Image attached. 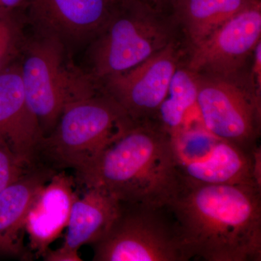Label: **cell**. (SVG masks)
<instances>
[{
    "label": "cell",
    "instance_id": "cell-9",
    "mask_svg": "<svg viewBox=\"0 0 261 261\" xmlns=\"http://www.w3.org/2000/svg\"><path fill=\"white\" fill-rule=\"evenodd\" d=\"M186 48L177 39L134 68L99 80L100 88L135 123L154 121Z\"/></svg>",
    "mask_w": 261,
    "mask_h": 261
},
{
    "label": "cell",
    "instance_id": "cell-23",
    "mask_svg": "<svg viewBox=\"0 0 261 261\" xmlns=\"http://www.w3.org/2000/svg\"><path fill=\"white\" fill-rule=\"evenodd\" d=\"M147 1L160 11L166 13H169L168 12H170L171 14L173 7L177 0H147Z\"/></svg>",
    "mask_w": 261,
    "mask_h": 261
},
{
    "label": "cell",
    "instance_id": "cell-7",
    "mask_svg": "<svg viewBox=\"0 0 261 261\" xmlns=\"http://www.w3.org/2000/svg\"><path fill=\"white\" fill-rule=\"evenodd\" d=\"M197 75L196 106L203 126L218 138L252 153L260 137L261 95L248 75L242 72Z\"/></svg>",
    "mask_w": 261,
    "mask_h": 261
},
{
    "label": "cell",
    "instance_id": "cell-21",
    "mask_svg": "<svg viewBox=\"0 0 261 261\" xmlns=\"http://www.w3.org/2000/svg\"><path fill=\"white\" fill-rule=\"evenodd\" d=\"M43 260L46 261H82L79 252L67 251L61 247L53 250L48 249L47 251L42 256Z\"/></svg>",
    "mask_w": 261,
    "mask_h": 261
},
{
    "label": "cell",
    "instance_id": "cell-1",
    "mask_svg": "<svg viewBox=\"0 0 261 261\" xmlns=\"http://www.w3.org/2000/svg\"><path fill=\"white\" fill-rule=\"evenodd\" d=\"M190 259L261 260V189L180 178L166 204Z\"/></svg>",
    "mask_w": 261,
    "mask_h": 261
},
{
    "label": "cell",
    "instance_id": "cell-2",
    "mask_svg": "<svg viewBox=\"0 0 261 261\" xmlns=\"http://www.w3.org/2000/svg\"><path fill=\"white\" fill-rule=\"evenodd\" d=\"M85 188L108 192L121 202L166 205L180 176L171 136L154 121L136 123L76 171Z\"/></svg>",
    "mask_w": 261,
    "mask_h": 261
},
{
    "label": "cell",
    "instance_id": "cell-5",
    "mask_svg": "<svg viewBox=\"0 0 261 261\" xmlns=\"http://www.w3.org/2000/svg\"><path fill=\"white\" fill-rule=\"evenodd\" d=\"M22 53L20 73L27 102L45 137L67 106L97 94L100 86L72 63L68 48L54 38L37 35L27 41Z\"/></svg>",
    "mask_w": 261,
    "mask_h": 261
},
{
    "label": "cell",
    "instance_id": "cell-14",
    "mask_svg": "<svg viewBox=\"0 0 261 261\" xmlns=\"http://www.w3.org/2000/svg\"><path fill=\"white\" fill-rule=\"evenodd\" d=\"M55 170L36 163L0 193V255L25 257V219L33 200Z\"/></svg>",
    "mask_w": 261,
    "mask_h": 261
},
{
    "label": "cell",
    "instance_id": "cell-3",
    "mask_svg": "<svg viewBox=\"0 0 261 261\" xmlns=\"http://www.w3.org/2000/svg\"><path fill=\"white\" fill-rule=\"evenodd\" d=\"M136 123L100 88L65 108L54 129L41 140L37 162L56 171L70 168L76 172Z\"/></svg>",
    "mask_w": 261,
    "mask_h": 261
},
{
    "label": "cell",
    "instance_id": "cell-15",
    "mask_svg": "<svg viewBox=\"0 0 261 261\" xmlns=\"http://www.w3.org/2000/svg\"><path fill=\"white\" fill-rule=\"evenodd\" d=\"M76 197L70 211L66 238L61 247L79 252L81 247L94 245L108 232L120 208V202L108 192L97 188H85Z\"/></svg>",
    "mask_w": 261,
    "mask_h": 261
},
{
    "label": "cell",
    "instance_id": "cell-13",
    "mask_svg": "<svg viewBox=\"0 0 261 261\" xmlns=\"http://www.w3.org/2000/svg\"><path fill=\"white\" fill-rule=\"evenodd\" d=\"M0 136L19 157L31 164L37 163L43 135L27 102L20 64L0 73Z\"/></svg>",
    "mask_w": 261,
    "mask_h": 261
},
{
    "label": "cell",
    "instance_id": "cell-11",
    "mask_svg": "<svg viewBox=\"0 0 261 261\" xmlns=\"http://www.w3.org/2000/svg\"><path fill=\"white\" fill-rule=\"evenodd\" d=\"M119 0H28L25 17L37 35L68 48L92 42Z\"/></svg>",
    "mask_w": 261,
    "mask_h": 261
},
{
    "label": "cell",
    "instance_id": "cell-19",
    "mask_svg": "<svg viewBox=\"0 0 261 261\" xmlns=\"http://www.w3.org/2000/svg\"><path fill=\"white\" fill-rule=\"evenodd\" d=\"M34 164L19 157L7 141L0 136V193L21 177Z\"/></svg>",
    "mask_w": 261,
    "mask_h": 261
},
{
    "label": "cell",
    "instance_id": "cell-6",
    "mask_svg": "<svg viewBox=\"0 0 261 261\" xmlns=\"http://www.w3.org/2000/svg\"><path fill=\"white\" fill-rule=\"evenodd\" d=\"M94 261H186L190 259L167 206L120 202L108 232L94 244Z\"/></svg>",
    "mask_w": 261,
    "mask_h": 261
},
{
    "label": "cell",
    "instance_id": "cell-22",
    "mask_svg": "<svg viewBox=\"0 0 261 261\" xmlns=\"http://www.w3.org/2000/svg\"><path fill=\"white\" fill-rule=\"evenodd\" d=\"M28 4V0H0V10H24Z\"/></svg>",
    "mask_w": 261,
    "mask_h": 261
},
{
    "label": "cell",
    "instance_id": "cell-16",
    "mask_svg": "<svg viewBox=\"0 0 261 261\" xmlns=\"http://www.w3.org/2000/svg\"><path fill=\"white\" fill-rule=\"evenodd\" d=\"M255 0H177L171 15L193 47Z\"/></svg>",
    "mask_w": 261,
    "mask_h": 261
},
{
    "label": "cell",
    "instance_id": "cell-18",
    "mask_svg": "<svg viewBox=\"0 0 261 261\" xmlns=\"http://www.w3.org/2000/svg\"><path fill=\"white\" fill-rule=\"evenodd\" d=\"M21 10H0V73L23 51L27 41L22 30Z\"/></svg>",
    "mask_w": 261,
    "mask_h": 261
},
{
    "label": "cell",
    "instance_id": "cell-4",
    "mask_svg": "<svg viewBox=\"0 0 261 261\" xmlns=\"http://www.w3.org/2000/svg\"><path fill=\"white\" fill-rule=\"evenodd\" d=\"M178 29L147 0H119L92 42L89 73L99 82L134 68L177 39Z\"/></svg>",
    "mask_w": 261,
    "mask_h": 261
},
{
    "label": "cell",
    "instance_id": "cell-8",
    "mask_svg": "<svg viewBox=\"0 0 261 261\" xmlns=\"http://www.w3.org/2000/svg\"><path fill=\"white\" fill-rule=\"evenodd\" d=\"M178 172L206 185H249L261 189V152L252 153L218 138L201 126H183L171 135Z\"/></svg>",
    "mask_w": 261,
    "mask_h": 261
},
{
    "label": "cell",
    "instance_id": "cell-17",
    "mask_svg": "<svg viewBox=\"0 0 261 261\" xmlns=\"http://www.w3.org/2000/svg\"><path fill=\"white\" fill-rule=\"evenodd\" d=\"M198 75L182 63L175 70L154 122L170 135L185 126L187 112L197 102Z\"/></svg>",
    "mask_w": 261,
    "mask_h": 261
},
{
    "label": "cell",
    "instance_id": "cell-20",
    "mask_svg": "<svg viewBox=\"0 0 261 261\" xmlns=\"http://www.w3.org/2000/svg\"><path fill=\"white\" fill-rule=\"evenodd\" d=\"M251 72L248 75L252 87L261 95V42H259L252 53Z\"/></svg>",
    "mask_w": 261,
    "mask_h": 261
},
{
    "label": "cell",
    "instance_id": "cell-12",
    "mask_svg": "<svg viewBox=\"0 0 261 261\" xmlns=\"http://www.w3.org/2000/svg\"><path fill=\"white\" fill-rule=\"evenodd\" d=\"M74 178L65 171L55 173L34 197L25 219L31 251L42 257L68 226L77 195Z\"/></svg>",
    "mask_w": 261,
    "mask_h": 261
},
{
    "label": "cell",
    "instance_id": "cell-10",
    "mask_svg": "<svg viewBox=\"0 0 261 261\" xmlns=\"http://www.w3.org/2000/svg\"><path fill=\"white\" fill-rule=\"evenodd\" d=\"M260 42L261 3L255 0L190 47L186 65L202 74L240 73Z\"/></svg>",
    "mask_w": 261,
    "mask_h": 261
}]
</instances>
